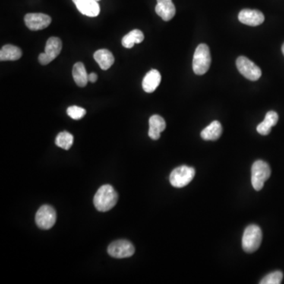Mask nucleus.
<instances>
[{
	"label": "nucleus",
	"mask_w": 284,
	"mask_h": 284,
	"mask_svg": "<svg viewBox=\"0 0 284 284\" xmlns=\"http://www.w3.org/2000/svg\"><path fill=\"white\" fill-rule=\"evenodd\" d=\"M72 75L74 82L79 87H86L89 82V74L86 72V67L83 63L78 62L73 67Z\"/></svg>",
	"instance_id": "nucleus-18"
},
{
	"label": "nucleus",
	"mask_w": 284,
	"mask_h": 284,
	"mask_svg": "<svg viewBox=\"0 0 284 284\" xmlns=\"http://www.w3.org/2000/svg\"><path fill=\"white\" fill-rule=\"evenodd\" d=\"M166 128V123L162 117L154 115L149 118V136L153 140H158L160 137L161 132Z\"/></svg>",
	"instance_id": "nucleus-14"
},
{
	"label": "nucleus",
	"mask_w": 284,
	"mask_h": 284,
	"mask_svg": "<svg viewBox=\"0 0 284 284\" xmlns=\"http://www.w3.org/2000/svg\"><path fill=\"white\" fill-rule=\"evenodd\" d=\"M39 62L42 65H48L50 63L52 62V60L44 52V53L39 54Z\"/></svg>",
	"instance_id": "nucleus-25"
},
{
	"label": "nucleus",
	"mask_w": 284,
	"mask_h": 284,
	"mask_svg": "<svg viewBox=\"0 0 284 284\" xmlns=\"http://www.w3.org/2000/svg\"><path fill=\"white\" fill-rule=\"evenodd\" d=\"M236 67L241 75L250 80H257L261 76V70L245 56L237 58Z\"/></svg>",
	"instance_id": "nucleus-6"
},
{
	"label": "nucleus",
	"mask_w": 284,
	"mask_h": 284,
	"mask_svg": "<svg viewBox=\"0 0 284 284\" xmlns=\"http://www.w3.org/2000/svg\"><path fill=\"white\" fill-rule=\"evenodd\" d=\"M251 182L253 189L260 191L265 182L270 178L271 168L269 164L263 160H257L252 166Z\"/></svg>",
	"instance_id": "nucleus-4"
},
{
	"label": "nucleus",
	"mask_w": 284,
	"mask_h": 284,
	"mask_svg": "<svg viewBox=\"0 0 284 284\" xmlns=\"http://www.w3.org/2000/svg\"><path fill=\"white\" fill-rule=\"evenodd\" d=\"M77 10L88 17H96L99 15L100 8L96 0H73Z\"/></svg>",
	"instance_id": "nucleus-11"
},
{
	"label": "nucleus",
	"mask_w": 284,
	"mask_h": 284,
	"mask_svg": "<svg viewBox=\"0 0 284 284\" xmlns=\"http://www.w3.org/2000/svg\"><path fill=\"white\" fill-rule=\"evenodd\" d=\"M26 26L32 31H38L46 29L52 23V18L48 14L32 13L25 16Z\"/></svg>",
	"instance_id": "nucleus-9"
},
{
	"label": "nucleus",
	"mask_w": 284,
	"mask_h": 284,
	"mask_svg": "<svg viewBox=\"0 0 284 284\" xmlns=\"http://www.w3.org/2000/svg\"><path fill=\"white\" fill-rule=\"evenodd\" d=\"M22 55H23L22 50L14 45H4L0 51L1 61H15L21 58Z\"/></svg>",
	"instance_id": "nucleus-19"
},
{
	"label": "nucleus",
	"mask_w": 284,
	"mask_h": 284,
	"mask_svg": "<svg viewBox=\"0 0 284 284\" xmlns=\"http://www.w3.org/2000/svg\"><path fill=\"white\" fill-rule=\"evenodd\" d=\"M155 10L156 14L165 22L173 18L176 13V9L172 0H157Z\"/></svg>",
	"instance_id": "nucleus-12"
},
{
	"label": "nucleus",
	"mask_w": 284,
	"mask_h": 284,
	"mask_svg": "<svg viewBox=\"0 0 284 284\" xmlns=\"http://www.w3.org/2000/svg\"><path fill=\"white\" fill-rule=\"evenodd\" d=\"M283 274L281 271H275L268 274L260 281V284H279L282 282Z\"/></svg>",
	"instance_id": "nucleus-23"
},
{
	"label": "nucleus",
	"mask_w": 284,
	"mask_h": 284,
	"mask_svg": "<svg viewBox=\"0 0 284 284\" xmlns=\"http://www.w3.org/2000/svg\"><path fill=\"white\" fill-rule=\"evenodd\" d=\"M74 144V136L67 131L61 132L55 138V145L65 150H69Z\"/></svg>",
	"instance_id": "nucleus-22"
},
{
	"label": "nucleus",
	"mask_w": 284,
	"mask_h": 284,
	"mask_svg": "<svg viewBox=\"0 0 284 284\" xmlns=\"http://www.w3.org/2000/svg\"><path fill=\"white\" fill-rule=\"evenodd\" d=\"M222 128L219 121H213L202 130L200 136L206 140H216L222 134Z\"/></svg>",
	"instance_id": "nucleus-17"
},
{
	"label": "nucleus",
	"mask_w": 284,
	"mask_h": 284,
	"mask_svg": "<svg viewBox=\"0 0 284 284\" xmlns=\"http://www.w3.org/2000/svg\"><path fill=\"white\" fill-rule=\"evenodd\" d=\"M96 1H97V2H98V1H99V0H96Z\"/></svg>",
	"instance_id": "nucleus-28"
},
{
	"label": "nucleus",
	"mask_w": 284,
	"mask_h": 284,
	"mask_svg": "<svg viewBox=\"0 0 284 284\" xmlns=\"http://www.w3.org/2000/svg\"><path fill=\"white\" fill-rule=\"evenodd\" d=\"M94 59L102 70H107L113 65L115 62L113 54L107 49H99L95 52Z\"/></svg>",
	"instance_id": "nucleus-16"
},
{
	"label": "nucleus",
	"mask_w": 284,
	"mask_h": 284,
	"mask_svg": "<svg viewBox=\"0 0 284 284\" xmlns=\"http://www.w3.org/2000/svg\"><path fill=\"white\" fill-rule=\"evenodd\" d=\"M62 42L58 37H50L47 40L45 53L53 61L62 50Z\"/></svg>",
	"instance_id": "nucleus-20"
},
{
	"label": "nucleus",
	"mask_w": 284,
	"mask_h": 284,
	"mask_svg": "<svg viewBox=\"0 0 284 284\" xmlns=\"http://www.w3.org/2000/svg\"><path fill=\"white\" fill-rule=\"evenodd\" d=\"M67 115L74 120H79L86 115V111L84 108L78 106L69 107L67 110Z\"/></svg>",
	"instance_id": "nucleus-24"
},
{
	"label": "nucleus",
	"mask_w": 284,
	"mask_h": 284,
	"mask_svg": "<svg viewBox=\"0 0 284 284\" xmlns=\"http://www.w3.org/2000/svg\"><path fill=\"white\" fill-rule=\"evenodd\" d=\"M161 75L157 70H151L142 80V88L148 93H153L160 84Z\"/></svg>",
	"instance_id": "nucleus-13"
},
{
	"label": "nucleus",
	"mask_w": 284,
	"mask_h": 284,
	"mask_svg": "<svg viewBox=\"0 0 284 284\" xmlns=\"http://www.w3.org/2000/svg\"><path fill=\"white\" fill-rule=\"evenodd\" d=\"M144 34L139 29H134L127 33L121 39V45L124 48H132L135 44L141 43L144 40Z\"/></svg>",
	"instance_id": "nucleus-21"
},
{
	"label": "nucleus",
	"mask_w": 284,
	"mask_h": 284,
	"mask_svg": "<svg viewBox=\"0 0 284 284\" xmlns=\"http://www.w3.org/2000/svg\"><path fill=\"white\" fill-rule=\"evenodd\" d=\"M118 201V194L113 187L104 185L97 190L93 199L95 207L99 212H108L115 207Z\"/></svg>",
	"instance_id": "nucleus-1"
},
{
	"label": "nucleus",
	"mask_w": 284,
	"mask_h": 284,
	"mask_svg": "<svg viewBox=\"0 0 284 284\" xmlns=\"http://www.w3.org/2000/svg\"><path fill=\"white\" fill-rule=\"evenodd\" d=\"M282 54H283L284 55V44L283 45H282Z\"/></svg>",
	"instance_id": "nucleus-27"
},
{
	"label": "nucleus",
	"mask_w": 284,
	"mask_h": 284,
	"mask_svg": "<svg viewBox=\"0 0 284 284\" xmlns=\"http://www.w3.org/2000/svg\"><path fill=\"white\" fill-rule=\"evenodd\" d=\"M35 219L39 228L51 229L56 222V212L52 206L45 205L38 209Z\"/></svg>",
	"instance_id": "nucleus-7"
},
{
	"label": "nucleus",
	"mask_w": 284,
	"mask_h": 284,
	"mask_svg": "<svg viewBox=\"0 0 284 284\" xmlns=\"http://www.w3.org/2000/svg\"><path fill=\"white\" fill-rule=\"evenodd\" d=\"M262 241V231L257 225H252L246 228L242 237V248L247 253L257 251Z\"/></svg>",
	"instance_id": "nucleus-3"
},
{
	"label": "nucleus",
	"mask_w": 284,
	"mask_h": 284,
	"mask_svg": "<svg viewBox=\"0 0 284 284\" xmlns=\"http://www.w3.org/2000/svg\"><path fill=\"white\" fill-rule=\"evenodd\" d=\"M238 20L242 24L250 26H257L261 25L265 21L263 13L257 10L244 9L238 14Z\"/></svg>",
	"instance_id": "nucleus-10"
},
{
	"label": "nucleus",
	"mask_w": 284,
	"mask_h": 284,
	"mask_svg": "<svg viewBox=\"0 0 284 284\" xmlns=\"http://www.w3.org/2000/svg\"><path fill=\"white\" fill-rule=\"evenodd\" d=\"M97 79L98 76L96 73H91L90 74H89V82H90V83H95Z\"/></svg>",
	"instance_id": "nucleus-26"
},
{
	"label": "nucleus",
	"mask_w": 284,
	"mask_h": 284,
	"mask_svg": "<svg viewBox=\"0 0 284 284\" xmlns=\"http://www.w3.org/2000/svg\"><path fill=\"white\" fill-rule=\"evenodd\" d=\"M195 176V170L188 166H180L171 171L170 182L176 188H181L188 185Z\"/></svg>",
	"instance_id": "nucleus-5"
},
{
	"label": "nucleus",
	"mask_w": 284,
	"mask_h": 284,
	"mask_svg": "<svg viewBox=\"0 0 284 284\" xmlns=\"http://www.w3.org/2000/svg\"><path fill=\"white\" fill-rule=\"evenodd\" d=\"M212 58H211L210 50L209 46L205 44H200L196 48L194 58H193V70L197 75H203L206 74L210 67Z\"/></svg>",
	"instance_id": "nucleus-2"
},
{
	"label": "nucleus",
	"mask_w": 284,
	"mask_h": 284,
	"mask_svg": "<svg viewBox=\"0 0 284 284\" xmlns=\"http://www.w3.org/2000/svg\"><path fill=\"white\" fill-rule=\"evenodd\" d=\"M279 115L276 111H270L266 114V118L257 127V132L261 135L266 136L270 134L272 127L277 124Z\"/></svg>",
	"instance_id": "nucleus-15"
},
{
	"label": "nucleus",
	"mask_w": 284,
	"mask_h": 284,
	"mask_svg": "<svg viewBox=\"0 0 284 284\" xmlns=\"http://www.w3.org/2000/svg\"><path fill=\"white\" fill-rule=\"evenodd\" d=\"M108 252L111 257L115 258H127L133 256L135 252V248L127 240H117L110 244Z\"/></svg>",
	"instance_id": "nucleus-8"
}]
</instances>
